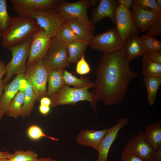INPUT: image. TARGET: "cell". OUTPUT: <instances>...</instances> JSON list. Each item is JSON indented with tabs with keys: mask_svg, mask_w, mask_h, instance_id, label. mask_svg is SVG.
<instances>
[{
	"mask_svg": "<svg viewBox=\"0 0 161 161\" xmlns=\"http://www.w3.org/2000/svg\"><path fill=\"white\" fill-rule=\"evenodd\" d=\"M115 26L122 40L125 42L129 37L138 35L139 31L133 20L131 11L120 4L115 13Z\"/></svg>",
	"mask_w": 161,
	"mask_h": 161,
	"instance_id": "30bf717a",
	"label": "cell"
},
{
	"mask_svg": "<svg viewBox=\"0 0 161 161\" xmlns=\"http://www.w3.org/2000/svg\"><path fill=\"white\" fill-rule=\"evenodd\" d=\"M129 62L125 49L102 55L94 83L98 100L107 106L123 101L129 83L138 75L130 69Z\"/></svg>",
	"mask_w": 161,
	"mask_h": 161,
	"instance_id": "6da1fadb",
	"label": "cell"
},
{
	"mask_svg": "<svg viewBox=\"0 0 161 161\" xmlns=\"http://www.w3.org/2000/svg\"><path fill=\"white\" fill-rule=\"evenodd\" d=\"M2 36V34H1V32H0V40H1V38Z\"/></svg>",
	"mask_w": 161,
	"mask_h": 161,
	"instance_id": "f907efd6",
	"label": "cell"
},
{
	"mask_svg": "<svg viewBox=\"0 0 161 161\" xmlns=\"http://www.w3.org/2000/svg\"><path fill=\"white\" fill-rule=\"evenodd\" d=\"M147 35L156 37L161 36V13L147 30Z\"/></svg>",
	"mask_w": 161,
	"mask_h": 161,
	"instance_id": "e575fe53",
	"label": "cell"
},
{
	"mask_svg": "<svg viewBox=\"0 0 161 161\" xmlns=\"http://www.w3.org/2000/svg\"><path fill=\"white\" fill-rule=\"evenodd\" d=\"M4 114L3 113L1 109L0 108V121L1 120L2 117Z\"/></svg>",
	"mask_w": 161,
	"mask_h": 161,
	"instance_id": "c3c4849f",
	"label": "cell"
},
{
	"mask_svg": "<svg viewBox=\"0 0 161 161\" xmlns=\"http://www.w3.org/2000/svg\"><path fill=\"white\" fill-rule=\"evenodd\" d=\"M61 0H11L15 11L19 15L31 17L38 10L56 8Z\"/></svg>",
	"mask_w": 161,
	"mask_h": 161,
	"instance_id": "8fae6325",
	"label": "cell"
},
{
	"mask_svg": "<svg viewBox=\"0 0 161 161\" xmlns=\"http://www.w3.org/2000/svg\"><path fill=\"white\" fill-rule=\"evenodd\" d=\"M128 119H120L117 123L109 129L102 139L97 151L98 156L96 161H108V156L110 149L118 136V132L123 127L127 125Z\"/></svg>",
	"mask_w": 161,
	"mask_h": 161,
	"instance_id": "4fadbf2b",
	"label": "cell"
},
{
	"mask_svg": "<svg viewBox=\"0 0 161 161\" xmlns=\"http://www.w3.org/2000/svg\"><path fill=\"white\" fill-rule=\"evenodd\" d=\"M90 71V67L85 59L84 54L77 62L76 72L78 74L82 75L88 74Z\"/></svg>",
	"mask_w": 161,
	"mask_h": 161,
	"instance_id": "d590c367",
	"label": "cell"
},
{
	"mask_svg": "<svg viewBox=\"0 0 161 161\" xmlns=\"http://www.w3.org/2000/svg\"><path fill=\"white\" fill-rule=\"evenodd\" d=\"M157 5L161 7V0H155Z\"/></svg>",
	"mask_w": 161,
	"mask_h": 161,
	"instance_id": "7dc6e473",
	"label": "cell"
},
{
	"mask_svg": "<svg viewBox=\"0 0 161 161\" xmlns=\"http://www.w3.org/2000/svg\"><path fill=\"white\" fill-rule=\"evenodd\" d=\"M5 66L4 62L2 60H0V78H2L5 73Z\"/></svg>",
	"mask_w": 161,
	"mask_h": 161,
	"instance_id": "ee69618b",
	"label": "cell"
},
{
	"mask_svg": "<svg viewBox=\"0 0 161 161\" xmlns=\"http://www.w3.org/2000/svg\"><path fill=\"white\" fill-rule=\"evenodd\" d=\"M32 38L13 46L8 49L11 52L12 58L5 66L6 76L3 80L4 86L6 85L13 75L25 73L26 62L29 55Z\"/></svg>",
	"mask_w": 161,
	"mask_h": 161,
	"instance_id": "8992f818",
	"label": "cell"
},
{
	"mask_svg": "<svg viewBox=\"0 0 161 161\" xmlns=\"http://www.w3.org/2000/svg\"><path fill=\"white\" fill-rule=\"evenodd\" d=\"M107 129L99 131L95 130H82L77 135V142L79 145L91 147L97 151Z\"/></svg>",
	"mask_w": 161,
	"mask_h": 161,
	"instance_id": "ac0fdd59",
	"label": "cell"
},
{
	"mask_svg": "<svg viewBox=\"0 0 161 161\" xmlns=\"http://www.w3.org/2000/svg\"><path fill=\"white\" fill-rule=\"evenodd\" d=\"M63 77L64 84L69 86H72L77 88L95 87L94 83L92 82L89 78L82 76L78 78L66 70L64 71Z\"/></svg>",
	"mask_w": 161,
	"mask_h": 161,
	"instance_id": "603a6c76",
	"label": "cell"
},
{
	"mask_svg": "<svg viewBox=\"0 0 161 161\" xmlns=\"http://www.w3.org/2000/svg\"><path fill=\"white\" fill-rule=\"evenodd\" d=\"M123 152L135 154L146 161H149L151 160L154 151L145 140L144 133L140 131L128 141Z\"/></svg>",
	"mask_w": 161,
	"mask_h": 161,
	"instance_id": "7c38bea8",
	"label": "cell"
},
{
	"mask_svg": "<svg viewBox=\"0 0 161 161\" xmlns=\"http://www.w3.org/2000/svg\"><path fill=\"white\" fill-rule=\"evenodd\" d=\"M69 53L66 45L56 36L51 38L48 49L42 61L49 73L55 70H65L69 66Z\"/></svg>",
	"mask_w": 161,
	"mask_h": 161,
	"instance_id": "5b68a950",
	"label": "cell"
},
{
	"mask_svg": "<svg viewBox=\"0 0 161 161\" xmlns=\"http://www.w3.org/2000/svg\"><path fill=\"white\" fill-rule=\"evenodd\" d=\"M120 4L118 0H99L98 6L91 11L90 22L94 26L109 18L115 24V13Z\"/></svg>",
	"mask_w": 161,
	"mask_h": 161,
	"instance_id": "9a60e30c",
	"label": "cell"
},
{
	"mask_svg": "<svg viewBox=\"0 0 161 161\" xmlns=\"http://www.w3.org/2000/svg\"><path fill=\"white\" fill-rule=\"evenodd\" d=\"M133 3L136 4L143 9L152 10L161 13V7L157 4L155 0H133Z\"/></svg>",
	"mask_w": 161,
	"mask_h": 161,
	"instance_id": "836d02e7",
	"label": "cell"
},
{
	"mask_svg": "<svg viewBox=\"0 0 161 161\" xmlns=\"http://www.w3.org/2000/svg\"><path fill=\"white\" fill-rule=\"evenodd\" d=\"M41 29L33 18L18 15L11 17L10 24L2 34L1 44L8 49L32 38Z\"/></svg>",
	"mask_w": 161,
	"mask_h": 161,
	"instance_id": "7a4b0ae2",
	"label": "cell"
},
{
	"mask_svg": "<svg viewBox=\"0 0 161 161\" xmlns=\"http://www.w3.org/2000/svg\"><path fill=\"white\" fill-rule=\"evenodd\" d=\"M144 134L145 140L154 151L161 147V120L147 126Z\"/></svg>",
	"mask_w": 161,
	"mask_h": 161,
	"instance_id": "d6986e66",
	"label": "cell"
},
{
	"mask_svg": "<svg viewBox=\"0 0 161 161\" xmlns=\"http://www.w3.org/2000/svg\"><path fill=\"white\" fill-rule=\"evenodd\" d=\"M7 161H13L12 160H7Z\"/></svg>",
	"mask_w": 161,
	"mask_h": 161,
	"instance_id": "816d5d0a",
	"label": "cell"
},
{
	"mask_svg": "<svg viewBox=\"0 0 161 161\" xmlns=\"http://www.w3.org/2000/svg\"><path fill=\"white\" fill-rule=\"evenodd\" d=\"M138 38L145 52L161 51V41L156 37L146 34Z\"/></svg>",
	"mask_w": 161,
	"mask_h": 161,
	"instance_id": "f546056e",
	"label": "cell"
},
{
	"mask_svg": "<svg viewBox=\"0 0 161 161\" xmlns=\"http://www.w3.org/2000/svg\"><path fill=\"white\" fill-rule=\"evenodd\" d=\"M121 157V161H146L137 155L123 151Z\"/></svg>",
	"mask_w": 161,
	"mask_h": 161,
	"instance_id": "74e56055",
	"label": "cell"
},
{
	"mask_svg": "<svg viewBox=\"0 0 161 161\" xmlns=\"http://www.w3.org/2000/svg\"><path fill=\"white\" fill-rule=\"evenodd\" d=\"M50 107L49 106L40 104L39 107V110L41 114L43 115H46L49 112Z\"/></svg>",
	"mask_w": 161,
	"mask_h": 161,
	"instance_id": "ab89813d",
	"label": "cell"
},
{
	"mask_svg": "<svg viewBox=\"0 0 161 161\" xmlns=\"http://www.w3.org/2000/svg\"><path fill=\"white\" fill-rule=\"evenodd\" d=\"M142 72L144 77L154 76L161 78V64L143 58Z\"/></svg>",
	"mask_w": 161,
	"mask_h": 161,
	"instance_id": "f1b7e54d",
	"label": "cell"
},
{
	"mask_svg": "<svg viewBox=\"0 0 161 161\" xmlns=\"http://www.w3.org/2000/svg\"><path fill=\"white\" fill-rule=\"evenodd\" d=\"M25 73L27 80L30 83L36 94V100L47 97L46 85L49 73L42 60L26 67Z\"/></svg>",
	"mask_w": 161,
	"mask_h": 161,
	"instance_id": "9c48e42d",
	"label": "cell"
},
{
	"mask_svg": "<svg viewBox=\"0 0 161 161\" xmlns=\"http://www.w3.org/2000/svg\"><path fill=\"white\" fill-rule=\"evenodd\" d=\"M7 159H4L0 160V161H7Z\"/></svg>",
	"mask_w": 161,
	"mask_h": 161,
	"instance_id": "681fc988",
	"label": "cell"
},
{
	"mask_svg": "<svg viewBox=\"0 0 161 161\" xmlns=\"http://www.w3.org/2000/svg\"><path fill=\"white\" fill-rule=\"evenodd\" d=\"M31 17L36 21L50 38L56 35L60 27L67 20L56 8L38 10L33 13Z\"/></svg>",
	"mask_w": 161,
	"mask_h": 161,
	"instance_id": "ba28073f",
	"label": "cell"
},
{
	"mask_svg": "<svg viewBox=\"0 0 161 161\" xmlns=\"http://www.w3.org/2000/svg\"><path fill=\"white\" fill-rule=\"evenodd\" d=\"M38 157V154L34 151L16 150L10 160L13 161H34Z\"/></svg>",
	"mask_w": 161,
	"mask_h": 161,
	"instance_id": "1f68e13d",
	"label": "cell"
},
{
	"mask_svg": "<svg viewBox=\"0 0 161 161\" xmlns=\"http://www.w3.org/2000/svg\"><path fill=\"white\" fill-rule=\"evenodd\" d=\"M89 89L72 88L64 84L58 92L49 97L51 101L50 107L65 105H74L79 101L87 100L91 103L96 113L98 100L94 90L89 91Z\"/></svg>",
	"mask_w": 161,
	"mask_h": 161,
	"instance_id": "3957f363",
	"label": "cell"
},
{
	"mask_svg": "<svg viewBox=\"0 0 161 161\" xmlns=\"http://www.w3.org/2000/svg\"><path fill=\"white\" fill-rule=\"evenodd\" d=\"M24 79H26L25 73L19 74L10 83L4 85V93L0 98V108L4 114L13 98L20 90L21 80Z\"/></svg>",
	"mask_w": 161,
	"mask_h": 161,
	"instance_id": "e0dca14e",
	"label": "cell"
},
{
	"mask_svg": "<svg viewBox=\"0 0 161 161\" xmlns=\"http://www.w3.org/2000/svg\"><path fill=\"white\" fill-rule=\"evenodd\" d=\"M65 70H55L48 75L47 97H49L58 92L64 85V72Z\"/></svg>",
	"mask_w": 161,
	"mask_h": 161,
	"instance_id": "44dd1931",
	"label": "cell"
},
{
	"mask_svg": "<svg viewBox=\"0 0 161 161\" xmlns=\"http://www.w3.org/2000/svg\"><path fill=\"white\" fill-rule=\"evenodd\" d=\"M138 37V35L130 37L127 39L126 41L125 49L129 61L136 57L143 56L145 53Z\"/></svg>",
	"mask_w": 161,
	"mask_h": 161,
	"instance_id": "7402d4cb",
	"label": "cell"
},
{
	"mask_svg": "<svg viewBox=\"0 0 161 161\" xmlns=\"http://www.w3.org/2000/svg\"><path fill=\"white\" fill-rule=\"evenodd\" d=\"M27 81V85L24 89V99L21 116L23 119L30 116L35 101L37 100L36 96L30 83L29 81Z\"/></svg>",
	"mask_w": 161,
	"mask_h": 161,
	"instance_id": "cb8c5ba5",
	"label": "cell"
},
{
	"mask_svg": "<svg viewBox=\"0 0 161 161\" xmlns=\"http://www.w3.org/2000/svg\"><path fill=\"white\" fill-rule=\"evenodd\" d=\"M4 85L3 83L2 78H0V98H1L2 94L3 91L4 89Z\"/></svg>",
	"mask_w": 161,
	"mask_h": 161,
	"instance_id": "bcb514c9",
	"label": "cell"
},
{
	"mask_svg": "<svg viewBox=\"0 0 161 161\" xmlns=\"http://www.w3.org/2000/svg\"><path fill=\"white\" fill-rule=\"evenodd\" d=\"M143 81L147 89L148 103L151 105H152L154 103L157 92L161 84V78L144 77Z\"/></svg>",
	"mask_w": 161,
	"mask_h": 161,
	"instance_id": "d4e9b609",
	"label": "cell"
},
{
	"mask_svg": "<svg viewBox=\"0 0 161 161\" xmlns=\"http://www.w3.org/2000/svg\"><path fill=\"white\" fill-rule=\"evenodd\" d=\"M143 58L161 64V51H156L145 53Z\"/></svg>",
	"mask_w": 161,
	"mask_h": 161,
	"instance_id": "8d00e7d4",
	"label": "cell"
},
{
	"mask_svg": "<svg viewBox=\"0 0 161 161\" xmlns=\"http://www.w3.org/2000/svg\"><path fill=\"white\" fill-rule=\"evenodd\" d=\"M120 4L123 5L129 9L133 3V0H118Z\"/></svg>",
	"mask_w": 161,
	"mask_h": 161,
	"instance_id": "60d3db41",
	"label": "cell"
},
{
	"mask_svg": "<svg viewBox=\"0 0 161 161\" xmlns=\"http://www.w3.org/2000/svg\"><path fill=\"white\" fill-rule=\"evenodd\" d=\"M40 101V104L47 105L50 106L51 101L50 98L47 97H43Z\"/></svg>",
	"mask_w": 161,
	"mask_h": 161,
	"instance_id": "7bdbcfd3",
	"label": "cell"
},
{
	"mask_svg": "<svg viewBox=\"0 0 161 161\" xmlns=\"http://www.w3.org/2000/svg\"><path fill=\"white\" fill-rule=\"evenodd\" d=\"M89 40L79 39L66 45L69 53L68 61L70 64L77 62L88 46Z\"/></svg>",
	"mask_w": 161,
	"mask_h": 161,
	"instance_id": "ffe728a7",
	"label": "cell"
},
{
	"mask_svg": "<svg viewBox=\"0 0 161 161\" xmlns=\"http://www.w3.org/2000/svg\"><path fill=\"white\" fill-rule=\"evenodd\" d=\"M24 90H20L12 100L5 114L9 117L16 118L21 117L24 99Z\"/></svg>",
	"mask_w": 161,
	"mask_h": 161,
	"instance_id": "484cf974",
	"label": "cell"
},
{
	"mask_svg": "<svg viewBox=\"0 0 161 161\" xmlns=\"http://www.w3.org/2000/svg\"><path fill=\"white\" fill-rule=\"evenodd\" d=\"M29 137L33 140H37L43 137H47L53 140L58 141V140L56 138L46 135L41 129L38 126L33 125L28 128L27 131Z\"/></svg>",
	"mask_w": 161,
	"mask_h": 161,
	"instance_id": "d6a6232c",
	"label": "cell"
},
{
	"mask_svg": "<svg viewBox=\"0 0 161 161\" xmlns=\"http://www.w3.org/2000/svg\"><path fill=\"white\" fill-rule=\"evenodd\" d=\"M50 40L41 28L36 33L32 39L26 67L42 60L49 47Z\"/></svg>",
	"mask_w": 161,
	"mask_h": 161,
	"instance_id": "5bb4252c",
	"label": "cell"
},
{
	"mask_svg": "<svg viewBox=\"0 0 161 161\" xmlns=\"http://www.w3.org/2000/svg\"><path fill=\"white\" fill-rule=\"evenodd\" d=\"M98 0H81L73 2L61 0L56 9L66 19H73L82 23L89 30L94 32L95 27L88 15V10L98 3Z\"/></svg>",
	"mask_w": 161,
	"mask_h": 161,
	"instance_id": "277c9868",
	"label": "cell"
},
{
	"mask_svg": "<svg viewBox=\"0 0 161 161\" xmlns=\"http://www.w3.org/2000/svg\"><path fill=\"white\" fill-rule=\"evenodd\" d=\"M12 154H13L10 153L8 151H0V160L4 159L10 160L12 157Z\"/></svg>",
	"mask_w": 161,
	"mask_h": 161,
	"instance_id": "b9f144b4",
	"label": "cell"
},
{
	"mask_svg": "<svg viewBox=\"0 0 161 161\" xmlns=\"http://www.w3.org/2000/svg\"><path fill=\"white\" fill-rule=\"evenodd\" d=\"M55 36L66 45L80 39L70 28L66 21L61 25Z\"/></svg>",
	"mask_w": 161,
	"mask_h": 161,
	"instance_id": "83f0119b",
	"label": "cell"
},
{
	"mask_svg": "<svg viewBox=\"0 0 161 161\" xmlns=\"http://www.w3.org/2000/svg\"><path fill=\"white\" fill-rule=\"evenodd\" d=\"M149 161H155L154 160H153L151 159V160H150Z\"/></svg>",
	"mask_w": 161,
	"mask_h": 161,
	"instance_id": "f5cc1de1",
	"label": "cell"
},
{
	"mask_svg": "<svg viewBox=\"0 0 161 161\" xmlns=\"http://www.w3.org/2000/svg\"><path fill=\"white\" fill-rule=\"evenodd\" d=\"M131 7V12L134 24L137 30L142 33L147 31L161 13L153 10L143 9L133 3Z\"/></svg>",
	"mask_w": 161,
	"mask_h": 161,
	"instance_id": "2e32d148",
	"label": "cell"
},
{
	"mask_svg": "<svg viewBox=\"0 0 161 161\" xmlns=\"http://www.w3.org/2000/svg\"><path fill=\"white\" fill-rule=\"evenodd\" d=\"M7 9V1L0 0V32L2 34L8 28L11 21Z\"/></svg>",
	"mask_w": 161,
	"mask_h": 161,
	"instance_id": "4dcf8cb0",
	"label": "cell"
},
{
	"mask_svg": "<svg viewBox=\"0 0 161 161\" xmlns=\"http://www.w3.org/2000/svg\"><path fill=\"white\" fill-rule=\"evenodd\" d=\"M89 46L93 49L104 54L112 53L124 49L126 42L122 39L115 26L106 32L94 36L89 40Z\"/></svg>",
	"mask_w": 161,
	"mask_h": 161,
	"instance_id": "52a82bcc",
	"label": "cell"
},
{
	"mask_svg": "<svg viewBox=\"0 0 161 161\" xmlns=\"http://www.w3.org/2000/svg\"><path fill=\"white\" fill-rule=\"evenodd\" d=\"M151 159L155 161H161V147L154 151Z\"/></svg>",
	"mask_w": 161,
	"mask_h": 161,
	"instance_id": "f35d334b",
	"label": "cell"
},
{
	"mask_svg": "<svg viewBox=\"0 0 161 161\" xmlns=\"http://www.w3.org/2000/svg\"><path fill=\"white\" fill-rule=\"evenodd\" d=\"M66 22L80 39L90 40L94 36V32L88 30L82 23L77 20L68 19Z\"/></svg>",
	"mask_w": 161,
	"mask_h": 161,
	"instance_id": "4316f807",
	"label": "cell"
},
{
	"mask_svg": "<svg viewBox=\"0 0 161 161\" xmlns=\"http://www.w3.org/2000/svg\"><path fill=\"white\" fill-rule=\"evenodd\" d=\"M34 161H58L57 160L53 159L49 157H41L36 159Z\"/></svg>",
	"mask_w": 161,
	"mask_h": 161,
	"instance_id": "f6af8a7d",
	"label": "cell"
}]
</instances>
